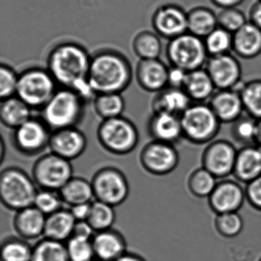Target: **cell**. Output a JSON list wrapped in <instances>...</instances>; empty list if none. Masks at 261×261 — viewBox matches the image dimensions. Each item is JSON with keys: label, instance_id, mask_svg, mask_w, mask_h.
Returning <instances> with one entry per match:
<instances>
[{"label": "cell", "instance_id": "obj_1", "mask_svg": "<svg viewBox=\"0 0 261 261\" xmlns=\"http://www.w3.org/2000/svg\"><path fill=\"white\" fill-rule=\"evenodd\" d=\"M91 58L77 44L65 42L55 47L48 59V71L58 85L75 91L85 101L95 97L88 83Z\"/></svg>", "mask_w": 261, "mask_h": 261}, {"label": "cell", "instance_id": "obj_2", "mask_svg": "<svg viewBox=\"0 0 261 261\" xmlns=\"http://www.w3.org/2000/svg\"><path fill=\"white\" fill-rule=\"evenodd\" d=\"M132 68L127 59L113 51H103L91 58L88 83L96 95L121 93L132 80Z\"/></svg>", "mask_w": 261, "mask_h": 261}, {"label": "cell", "instance_id": "obj_3", "mask_svg": "<svg viewBox=\"0 0 261 261\" xmlns=\"http://www.w3.org/2000/svg\"><path fill=\"white\" fill-rule=\"evenodd\" d=\"M85 103L75 91L62 88L42 108L41 118L51 131L77 126L83 118Z\"/></svg>", "mask_w": 261, "mask_h": 261}, {"label": "cell", "instance_id": "obj_4", "mask_svg": "<svg viewBox=\"0 0 261 261\" xmlns=\"http://www.w3.org/2000/svg\"><path fill=\"white\" fill-rule=\"evenodd\" d=\"M37 185L23 169L6 168L0 175V198L3 204L18 212L33 206L38 193Z\"/></svg>", "mask_w": 261, "mask_h": 261}, {"label": "cell", "instance_id": "obj_5", "mask_svg": "<svg viewBox=\"0 0 261 261\" xmlns=\"http://www.w3.org/2000/svg\"><path fill=\"white\" fill-rule=\"evenodd\" d=\"M97 137L105 150L117 155L132 152L140 138L137 126L123 116L102 120L97 128Z\"/></svg>", "mask_w": 261, "mask_h": 261}, {"label": "cell", "instance_id": "obj_6", "mask_svg": "<svg viewBox=\"0 0 261 261\" xmlns=\"http://www.w3.org/2000/svg\"><path fill=\"white\" fill-rule=\"evenodd\" d=\"M56 85L48 70L30 68L19 74L16 96L32 109L42 110L57 91Z\"/></svg>", "mask_w": 261, "mask_h": 261}, {"label": "cell", "instance_id": "obj_7", "mask_svg": "<svg viewBox=\"0 0 261 261\" xmlns=\"http://www.w3.org/2000/svg\"><path fill=\"white\" fill-rule=\"evenodd\" d=\"M166 57L171 66L189 72L205 65L208 59L204 39L186 33L169 40Z\"/></svg>", "mask_w": 261, "mask_h": 261}, {"label": "cell", "instance_id": "obj_8", "mask_svg": "<svg viewBox=\"0 0 261 261\" xmlns=\"http://www.w3.org/2000/svg\"><path fill=\"white\" fill-rule=\"evenodd\" d=\"M180 118L183 136L195 143L212 140L218 134L221 123L210 105L204 103H192Z\"/></svg>", "mask_w": 261, "mask_h": 261}, {"label": "cell", "instance_id": "obj_9", "mask_svg": "<svg viewBox=\"0 0 261 261\" xmlns=\"http://www.w3.org/2000/svg\"><path fill=\"white\" fill-rule=\"evenodd\" d=\"M73 176L71 161L51 152L36 160L32 172V177L40 189L56 192H59Z\"/></svg>", "mask_w": 261, "mask_h": 261}, {"label": "cell", "instance_id": "obj_10", "mask_svg": "<svg viewBox=\"0 0 261 261\" xmlns=\"http://www.w3.org/2000/svg\"><path fill=\"white\" fill-rule=\"evenodd\" d=\"M96 200L116 207L123 204L129 194L127 178L120 169L106 166L99 169L91 180Z\"/></svg>", "mask_w": 261, "mask_h": 261}, {"label": "cell", "instance_id": "obj_11", "mask_svg": "<svg viewBox=\"0 0 261 261\" xmlns=\"http://www.w3.org/2000/svg\"><path fill=\"white\" fill-rule=\"evenodd\" d=\"M51 129L42 118L31 119L13 129L12 143L15 149L22 155L35 156L48 147Z\"/></svg>", "mask_w": 261, "mask_h": 261}, {"label": "cell", "instance_id": "obj_12", "mask_svg": "<svg viewBox=\"0 0 261 261\" xmlns=\"http://www.w3.org/2000/svg\"><path fill=\"white\" fill-rule=\"evenodd\" d=\"M179 161L173 144L153 140L147 143L140 154L143 169L154 175H165L175 170Z\"/></svg>", "mask_w": 261, "mask_h": 261}, {"label": "cell", "instance_id": "obj_13", "mask_svg": "<svg viewBox=\"0 0 261 261\" xmlns=\"http://www.w3.org/2000/svg\"><path fill=\"white\" fill-rule=\"evenodd\" d=\"M204 67L217 90L236 89L241 84L242 68L230 53L208 57Z\"/></svg>", "mask_w": 261, "mask_h": 261}, {"label": "cell", "instance_id": "obj_14", "mask_svg": "<svg viewBox=\"0 0 261 261\" xmlns=\"http://www.w3.org/2000/svg\"><path fill=\"white\" fill-rule=\"evenodd\" d=\"M152 27L159 36L171 39L188 32V12L175 4L159 7L152 16Z\"/></svg>", "mask_w": 261, "mask_h": 261}, {"label": "cell", "instance_id": "obj_15", "mask_svg": "<svg viewBox=\"0 0 261 261\" xmlns=\"http://www.w3.org/2000/svg\"><path fill=\"white\" fill-rule=\"evenodd\" d=\"M86 136L77 126L51 131L48 148L50 152L68 161L80 157L86 150Z\"/></svg>", "mask_w": 261, "mask_h": 261}, {"label": "cell", "instance_id": "obj_16", "mask_svg": "<svg viewBox=\"0 0 261 261\" xmlns=\"http://www.w3.org/2000/svg\"><path fill=\"white\" fill-rule=\"evenodd\" d=\"M237 155L238 152L231 143L218 140L211 143L204 151L203 166L216 178H224L233 173Z\"/></svg>", "mask_w": 261, "mask_h": 261}, {"label": "cell", "instance_id": "obj_17", "mask_svg": "<svg viewBox=\"0 0 261 261\" xmlns=\"http://www.w3.org/2000/svg\"><path fill=\"white\" fill-rule=\"evenodd\" d=\"M245 197V191L239 184L230 180H225L217 184L208 198L212 210L219 215L238 212Z\"/></svg>", "mask_w": 261, "mask_h": 261}, {"label": "cell", "instance_id": "obj_18", "mask_svg": "<svg viewBox=\"0 0 261 261\" xmlns=\"http://www.w3.org/2000/svg\"><path fill=\"white\" fill-rule=\"evenodd\" d=\"M169 68L159 59L140 60L136 77L143 90L158 93L169 86Z\"/></svg>", "mask_w": 261, "mask_h": 261}, {"label": "cell", "instance_id": "obj_19", "mask_svg": "<svg viewBox=\"0 0 261 261\" xmlns=\"http://www.w3.org/2000/svg\"><path fill=\"white\" fill-rule=\"evenodd\" d=\"M208 105L222 123H233L242 116L244 111L238 89L218 90L211 97Z\"/></svg>", "mask_w": 261, "mask_h": 261}, {"label": "cell", "instance_id": "obj_20", "mask_svg": "<svg viewBox=\"0 0 261 261\" xmlns=\"http://www.w3.org/2000/svg\"><path fill=\"white\" fill-rule=\"evenodd\" d=\"M92 244L95 257L99 261H115L126 253L124 237L112 228L96 232Z\"/></svg>", "mask_w": 261, "mask_h": 261}, {"label": "cell", "instance_id": "obj_21", "mask_svg": "<svg viewBox=\"0 0 261 261\" xmlns=\"http://www.w3.org/2000/svg\"><path fill=\"white\" fill-rule=\"evenodd\" d=\"M152 140L173 144L183 136L180 116L168 113H153L148 123Z\"/></svg>", "mask_w": 261, "mask_h": 261}, {"label": "cell", "instance_id": "obj_22", "mask_svg": "<svg viewBox=\"0 0 261 261\" xmlns=\"http://www.w3.org/2000/svg\"><path fill=\"white\" fill-rule=\"evenodd\" d=\"M47 216L34 205L18 211L13 218V227L22 239L34 240L44 236Z\"/></svg>", "mask_w": 261, "mask_h": 261}, {"label": "cell", "instance_id": "obj_23", "mask_svg": "<svg viewBox=\"0 0 261 261\" xmlns=\"http://www.w3.org/2000/svg\"><path fill=\"white\" fill-rule=\"evenodd\" d=\"M232 51L238 57L252 59L261 54V30L247 22L233 34Z\"/></svg>", "mask_w": 261, "mask_h": 261}, {"label": "cell", "instance_id": "obj_24", "mask_svg": "<svg viewBox=\"0 0 261 261\" xmlns=\"http://www.w3.org/2000/svg\"><path fill=\"white\" fill-rule=\"evenodd\" d=\"M192 100L182 88L167 87L157 93L152 100L154 113L163 112L181 116L192 105Z\"/></svg>", "mask_w": 261, "mask_h": 261}, {"label": "cell", "instance_id": "obj_25", "mask_svg": "<svg viewBox=\"0 0 261 261\" xmlns=\"http://www.w3.org/2000/svg\"><path fill=\"white\" fill-rule=\"evenodd\" d=\"M233 173L238 180L246 183L260 176V148L250 145L238 152Z\"/></svg>", "mask_w": 261, "mask_h": 261}, {"label": "cell", "instance_id": "obj_26", "mask_svg": "<svg viewBox=\"0 0 261 261\" xmlns=\"http://www.w3.org/2000/svg\"><path fill=\"white\" fill-rule=\"evenodd\" d=\"M182 89L192 101L203 103L215 94L216 87L205 68L189 71L186 75Z\"/></svg>", "mask_w": 261, "mask_h": 261}, {"label": "cell", "instance_id": "obj_27", "mask_svg": "<svg viewBox=\"0 0 261 261\" xmlns=\"http://www.w3.org/2000/svg\"><path fill=\"white\" fill-rule=\"evenodd\" d=\"M76 222L70 210L60 209L47 216L44 238L65 242L72 237Z\"/></svg>", "mask_w": 261, "mask_h": 261}, {"label": "cell", "instance_id": "obj_28", "mask_svg": "<svg viewBox=\"0 0 261 261\" xmlns=\"http://www.w3.org/2000/svg\"><path fill=\"white\" fill-rule=\"evenodd\" d=\"M32 117V108L17 96L2 100L0 119L4 126L15 129Z\"/></svg>", "mask_w": 261, "mask_h": 261}, {"label": "cell", "instance_id": "obj_29", "mask_svg": "<svg viewBox=\"0 0 261 261\" xmlns=\"http://www.w3.org/2000/svg\"><path fill=\"white\" fill-rule=\"evenodd\" d=\"M217 27V13L208 7L200 6L188 12V33L204 39Z\"/></svg>", "mask_w": 261, "mask_h": 261}, {"label": "cell", "instance_id": "obj_30", "mask_svg": "<svg viewBox=\"0 0 261 261\" xmlns=\"http://www.w3.org/2000/svg\"><path fill=\"white\" fill-rule=\"evenodd\" d=\"M59 193L63 202L70 207L91 203L92 198H94L91 182L82 177L73 176L59 190Z\"/></svg>", "mask_w": 261, "mask_h": 261}, {"label": "cell", "instance_id": "obj_31", "mask_svg": "<svg viewBox=\"0 0 261 261\" xmlns=\"http://www.w3.org/2000/svg\"><path fill=\"white\" fill-rule=\"evenodd\" d=\"M31 261H70L66 244L44 238L33 247Z\"/></svg>", "mask_w": 261, "mask_h": 261}, {"label": "cell", "instance_id": "obj_32", "mask_svg": "<svg viewBox=\"0 0 261 261\" xmlns=\"http://www.w3.org/2000/svg\"><path fill=\"white\" fill-rule=\"evenodd\" d=\"M94 109L103 120L121 117L125 110V100L120 93L97 94L94 99Z\"/></svg>", "mask_w": 261, "mask_h": 261}, {"label": "cell", "instance_id": "obj_33", "mask_svg": "<svg viewBox=\"0 0 261 261\" xmlns=\"http://www.w3.org/2000/svg\"><path fill=\"white\" fill-rule=\"evenodd\" d=\"M133 48L140 60L157 59L163 51V44L158 34L144 31L135 36Z\"/></svg>", "mask_w": 261, "mask_h": 261}, {"label": "cell", "instance_id": "obj_34", "mask_svg": "<svg viewBox=\"0 0 261 261\" xmlns=\"http://www.w3.org/2000/svg\"><path fill=\"white\" fill-rule=\"evenodd\" d=\"M241 94L244 111L249 116L261 120V79H252L238 89Z\"/></svg>", "mask_w": 261, "mask_h": 261}, {"label": "cell", "instance_id": "obj_35", "mask_svg": "<svg viewBox=\"0 0 261 261\" xmlns=\"http://www.w3.org/2000/svg\"><path fill=\"white\" fill-rule=\"evenodd\" d=\"M116 220V213L114 206L96 200L91 204V212L88 221L94 231L112 228Z\"/></svg>", "mask_w": 261, "mask_h": 261}, {"label": "cell", "instance_id": "obj_36", "mask_svg": "<svg viewBox=\"0 0 261 261\" xmlns=\"http://www.w3.org/2000/svg\"><path fill=\"white\" fill-rule=\"evenodd\" d=\"M33 247L27 240L8 238L1 246L2 261H31Z\"/></svg>", "mask_w": 261, "mask_h": 261}, {"label": "cell", "instance_id": "obj_37", "mask_svg": "<svg viewBox=\"0 0 261 261\" xmlns=\"http://www.w3.org/2000/svg\"><path fill=\"white\" fill-rule=\"evenodd\" d=\"M204 42L208 57L227 54L233 48V34L218 27L204 38Z\"/></svg>", "mask_w": 261, "mask_h": 261}, {"label": "cell", "instance_id": "obj_38", "mask_svg": "<svg viewBox=\"0 0 261 261\" xmlns=\"http://www.w3.org/2000/svg\"><path fill=\"white\" fill-rule=\"evenodd\" d=\"M216 177L204 167L192 172L189 178V188L195 196L205 198L212 195L216 187Z\"/></svg>", "mask_w": 261, "mask_h": 261}, {"label": "cell", "instance_id": "obj_39", "mask_svg": "<svg viewBox=\"0 0 261 261\" xmlns=\"http://www.w3.org/2000/svg\"><path fill=\"white\" fill-rule=\"evenodd\" d=\"M70 261H93L95 257L92 240L71 237L66 241Z\"/></svg>", "mask_w": 261, "mask_h": 261}, {"label": "cell", "instance_id": "obj_40", "mask_svg": "<svg viewBox=\"0 0 261 261\" xmlns=\"http://www.w3.org/2000/svg\"><path fill=\"white\" fill-rule=\"evenodd\" d=\"M218 27L227 30L229 33H236L242 28L248 20L246 15L238 7L221 9L217 13Z\"/></svg>", "mask_w": 261, "mask_h": 261}, {"label": "cell", "instance_id": "obj_41", "mask_svg": "<svg viewBox=\"0 0 261 261\" xmlns=\"http://www.w3.org/2000/svg\"><path fill=\"white\" fill-rule=\"evenodd\" d=\"M257 120L248 116H241L238 120L233 122V136L238 142L250 146L256 143Z\"/></svg>", "mask_w": 261, "mask_h": 261}, {"label": "cell", "instance_id": "obj_42", "mask_svg": "<svg viewBox=\"0 0 261 261\" xmlns=\"http://www.w3.org/2000/svg\"><path fill=\"white\" fill-rule=\"evenodd\" d=\"M63 203L59 192L41 189L38 191L33 205L48 216L63 208Z\"/></svg>", "mask_w": 261, "mask_h": 261}, {"label": "cell", "instance_id": "obj_43", "mask_svg": "<svg viewBox=\"0 0 261 261\" xmlns=\"http://www.w3.org/2000/svg\"><path fill=\"white\" fill-rule=\"evenodd\" d=\"M215 225L220 234L227 238H233L241 233L244 223L238 212H230L218 215Z\"/></svg>", "mask_w": 261, "mask_h": 261}, {"label": "cell", "instance_id": "obj_44", "mask_svg": "<svg viewBox=\"0 0 261 261\" xmlns=\"http://www.w3.org/2000/svg\"><path fill=\"white\" fill-rule=\"evenodd\" d=\"M19 74L7 65L0 68V97L2 100L16 96Z\"/></svg>", "mask_w": 261, "mask_h": 261}, {"label": "cell", "instance_id": "obj_45", "mask_svg": "<svg viewBox=\"0 0 261 261\" xmlns=\"http://www.w3.org/2000/svg\"><path fill=\"white\" fill-rule=\"evenodd\" d=\"M245 194L250 204L261 211V175L247 183Z\"/></svg>", "mask_w": 261, "mask_h": 261}, {"label": "cell", "instance_id": "obj_46", "mask_svg": "<svg viewBox=\"0 0 261 261\" xmlns=\"http://www.w3.org/2000/svg\"><path fill=\"white\" fill-rule=\"evenodd\" d=\"M187 71L171 66L169 71V86L172 88H182L186 81Z\"/></svg>", "mask_w": 261, "mask_h": 261}, {"label": "cell", "instance_id": "obj_47", "mask_svg": "<svg viewBox=\"0 0 261 261\" xmlns=\"http://www.w3.org/2000/svg\"><path fill=\"white\" fill-rule=\"evenodd\" d=\"M95 233L96 232L94 231V229L90 225L88 221H77L75 226H74V233H73L72 237L92 240Z\"/></svg>", "mask_w": 261, "mask_h": 261}, {"label": "cell", "instance_id": "obj_48", "mask_svg": "<svg viewBox=\"0 0 261 261\" xmlns=\"http://www.w3.org/2000/svg\"><path fill=\"white\" fill-rule=\"evenodd\" d=\"M91 202L76 204L70 207L71 208L69 210L76 221H87L91 212Z\"/></svg>", "mask_w": 261, "mask_h": 261}, {"label": "cell", "instance_id": "obj_49", "mask_svg": "<svg viewBox=\"0 0 261 261\" xmlns=\"http://www.w3.org/2000/svg\"><path fill=\"white\" fill-rule=\"evenodd\" d=\"M248 21L261 30V0H256L250 7Z\"/></svg>", "mask_w": 261, "mask_h": 261}, {"label": "cell", "instance_id": "obj_50", "mask_svg": "<svg viewBox=\"0 0 261 261\" xmlns=\"http://www.w3.org/2000/svg\"><path fill=\"white\" fill-rule=\"evenodd\" d=\"M211 3L220 9L232 8L241 5L244 0H210Z\"/></svg>", "mask_w": 261, "mask_h": 261}, {"label": "cell", "instance_id": "obj_51", "mask_svg": "<svg viewBox=\"0 0 261 261\" xmlns=\"http://www.w3.org/2000/svg\"><path fill=\"white\" fill-rule=\"evenodd\" d=\"M115 261H146L143 259L142 256H139V255L136 254L134 253H128L126 252L125 254L123 256H120V258Z\"/></svg>", "mask_w": 261, "mask_h": 261}, {"label": "cell", "instance_id": "obj_52", "mask_svg": "<svg viewBox=\"0 0 261 261\" xmlns=\"http://www.w3.org/2000/svg\"><path fill=\"white\" fill-rule=\"evenodd\" d=\"M256 144L261 149V120H257V128H256Z\"/></svg>", "mask_w": 261, "mask_h": 261}, {"label": "cell", "instance_id": "obj_53", "mask_svg": "<svg viewBox=\"0 0 261 261\" xmlns=\"http://www.w3.org/2000/svg\"><path fill=\"white\" fill-rule=\"evenodd\" d=\"M4 152H5V145H4V140H1V155H0V160L3 161L4 159Z\"/></svg>", "mask_w": 261, "mask_h": 261}, {"label": "cell", "instance_id": "obj_54", "mask_svg": "<svg viewBox=\"0 0 261 261\" xmlns=\"http://www.w3.org/2000/svg\"><path fill=\"white\" fill-rule=\"evenodd\" d=\"M260 261H261V259H260Z\"/></svg>", "mask_w": 261, "mask_h": 261}, {"label": "cell", "instance_id": "obj_55", "mask_svg": "<svg viewBox=\"0 0 261 261\" xmlns=\"http://www.w3.org/2000/svg\"><path fill=\"white\" fill-rule=\"evenodd\" d=\"M93 261H94V260H93Z\"/></svg>", "mask_w": 261, "mask_h": 261}]
</instances>
